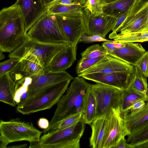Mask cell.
Masks as SVG:
<instances>
[{
    "mask_svg": "<svg viewBox=\"0 0 148 148\" xmlns=\"http://www.w3.org/2000/svg\"><path fill=\"white\" fill-rule=\"evenodd\" d=\"M91 85L82 77H75L66 94L58 101L48 127L44 129L42 132L45 134L51 130L58 123L72 115L82 113L84 97Z\"/></svg>",
    "mask_w": 148,
    "mask_h": 148,
    "instance_id": "cell-1",
    "label": "cell"
},
{
    "mask_svg": "<svg viewBox=\"0 0 148 148\" xmlns=\"http://www.w3.org/2000/svg\"><path fill=\"white\" fill-rule=\"evenodd\" d=\"M69 44L47 43L32 40L27 37L21 45L10 53L8 57L9 58L24 59L32 61L40 65L46 72L53 58Z\"/></svg>",
    "mask_w": 148,
    "mask_h": 148,
    "instance_id": "cell-2",
    "label": "cell"
},
{
    "mask_svg": "<svg viewBox=\"0 0 148 148\" xmlns=\"http://www.w3.org/2000/svg\"><path fill=\"white\" fill-rule=\"evenodd\" d=\"M85 124L82 118L69 127L44 134L39 141L30 142L29 147L31 146L32 148H79Z\"/></svg>",
    "mask_w": 148,
    "mask_h": 148,
    "instance_id": "cell-3",
    "label": "cell"
},
{
    "mask_svg": "<svg viewBox=\"0 0 148 148\" xmlns=\"http://www.w3.org/2000/svg\"><path fill=\"white\" fill-rule=\"evenodd\" d=\"M42 133L32 123L21 121L18 118L7 121L1 120L0 148H7L9 143L13 142L39 141Z\"/></svg>",
    "mask_w": 148,
    "mask_h": 148,
    "instance_id": "cell-4",
    "label": "cell"
},
{
    "mask_svg": "<svg viewBox=\"0 0 148 148\" xmlns=\"http://www.w3.org/2000/svg\"><path fill=\"white\" fill-rule=\"evenodd\" d=\"M71 80L56 84L34 97L25 100L17 105L16 110L23 115H27L51 108L68 89Z\"/></svg>",
    "mask_w": 148,
    "mask_h": 148,
    "instance_id": "cell-5",
    "label": "cell"
},
{
    "mask_svg": "<svg viewBox=\"0 0 148 148\" xmlns=\"http://www.w3.org/2000/svg\"><path fill=\"white\" fill-rule=\"evenodd\" d=\"M26 34L28 38L41 42L69 43L58 26L55 15L48 12L37 21Z\"/></svg>",
    "mask_w": 148,
    "mask_h": 148,
    "instance_id": "cell-6",
    "label": "cell"
},
{
    "mask_svg": "<svg viewBox=\"0 0 148 148\" xmlns=\"http://www.w3.org/2000/svg\"><path fill=\"white\" fill-rule=\"evenodd\" d=\"M91 88L96 102L95 118L105 116H110L113 109L119 110L123 90L97 83L91 84Z\"/></svg>",
    "mask_w": 148,
    "mask_h": 148,
    "instance_id": "cell-7",
    "label": "cell"
},
{
    "mask_svg": "<svg viewBox=\"0 0 148 148\" xmlns=\"http://www.w3.org/2000/svg\"><path fill=\"white\" fill-rule=\"evenodd\" d=\"M31 77V81L28 86L26 99L35 97L45 90L58 83L73 79V77L66 71H47Z\"/></svg>",
    "mask_w": 148,
    "mask_h": 148,
    "instance_id": "cell-8",
    "label": "cell"
},
{
    "mask_svg": "<svg viewBox=\"0 0 148 148\" xmlns=\"http://www.w3.org/2000/svg\"><path fill=\"white\" fill-rule=\"evenodd\" d=\"M148 19V1L142 3L137 0L129 10L116 33H130L147 30Z\"/></svg>",
    "mask_w": 148,
    "mask_h": 148,
    "instance_id": "cell-9",
    "label": "cell"
},
{
    "mask_svg": "<svg viewBox=\"0 0 148 148\" xmlns=\"http://www.w3.org/2000/svg\"><path fill=\"white\" fill-rule=\"evenodd\" d=\"M55 15L57 23L69 42L77 46L82 36L87 32L83 17Z\"/></svg>",
    "mask_w": 148,
    "mask_h": 148,
    "instance_id": "cell-10",
    "label": "cell"
},
{
    "mask_svg": "<svg viewBox=\"0 0 148 148\" xmlns=\"http://www.w3.org/2000/svg\"><path fill=\"white\" fill-rule=\"evenodd\" d=\"M128 135L119 110L113 109L106 125L102 148H113L122 137Z\"/></svg>",
    "mask_w": 148,
    "mask_h": 148,
    "instance_id": "cell-11",
    "label": "cell"
},
{
    "mask_svg": "<svg viewBox=\"0 0 148 148\" xmlns=\"http://www.w3.org/2000/svg\"><path fill=\"white\" fill-rule=\"evenodd\" d=\"M88 36L98 35L106 38L114 26L116 17L103 12L95 16L88 11H84L82 16Z\"/></svg>",
    "mask_w": 148,
    "mask_h": 148,
    "instance_id": "cell-12",
    "label": "cell"
},
{
    "mask_svg": "<svg viewBox=\"0 0 148 148\" xmlns=\"http://www.w3.org/2000/svg\"><path fill=\"white\" fill-rule=\"evenodd\" d=\"M134 66L120 59L106 54L103 58L92 67L78 75L79 77L94 73L108 74L114 72L133 73Z\"/></svg>",
    "mask_w": 148,
    "mask_h": 148,
    "instance_id": "cell-13",
    "label": "cell"
},
{
    "mask_svg": "<svg viewBox=\"0 0 148 148\" xmlns=\"http://www.w3.org/2000/svg\"><path fill=\"white\" fill-rule=\"evenodd\" d=\"M15 3L23 14L26 32L49 9L42 0H16Z\"/></svg>",
    "mask_w": 148,
    "mask_h": 148,
    "instance_id": "cell-14",
    "label": "cell"
},
{
    "mask_svg": "<svg viewBox=\"0 0 148 148\" xmlns=\"http://www.w3.org/2000/svg\"><path fill=\"white\" fill-rule=\"evenodd\" d=\"M133 73L123 72L108 74L94 73L84 75L82 77L96 83L125 90L128 87L131 75Z\"/></svg>",
    "mask_w": 148,
    "mask_h": 148,
    "instance_id": "cell-15",
    "label": "cell"
},
{
    "mask_svg": "<svg viewBox=\"0 0 148 148\" xmlns=\"http://www.w3.org/2000/svg\"><path fill=\"white\" fill-rule=\"evenodd\" d=\"M77 49V46L74 47L71 44H69L53 58L47 71H65L76 60Z\"/></svg>",
    "mask_w": 148,
    "mask_h": 148,
    "instance_id": "cell-16",
    "label": "cell"
},
{
    "mask_svg": "<svg viewBox=\"0 0 148 148\" xmlns=\"http://www.w3.org/2000/svg\"><path fill=\"white\" fill-rule=\"evenodd\" d=\"M125 43V46L108 52L106 53V54L134 66L136 62L146 51L140 43Z\"/></svg>",
    "mask_w": 148,
    "mask_h": 148,
    "instance_id": "cell-17",
    "label": "cell"
},
{
    "mask_svg": "<svg viewBox=\"0 0 148 148\" xmlns=\"http://www.w3.org/2000/svg\"><path fill=\"white\" fill-rule=\"evenodd\" d=\"M123 122L128 135L148 123V101L142 108L126 115Z\"/></svg>",
    "mask_w": 148,
    "mask_h": 148,
    "instance_id": "cell-18",
    "label": "cell"
},
{
    "mask_svg": "<svg viewBox=\"0 0 148 148\" xmlns=\"http://www.w3.org/2000/svg\"><path fill=\"white\" fill-rule=\"evenodd\" d=\"M45 72L43 68L39 64L28 60L21 59L10 74L16 82L23 78L31 77Z\"/></svg>",
    "mask_w": 148,
    "mask_h": 148,
    "instance_id": "cell-19",
    "label": "cell"
},
{
    "mask_svg": "<svg viewBox=\"0 0 148 148\" xmlns=\"http://www.w3.org/2000/svg\"><path fill=\"white\" fill-rule=\"evenodd\" d=\"M147 101L148 98L143 94L130 89L122 90L121 97L119 110L121 117L123 119L130 112L132 106L140 101Z\"/></svg>",
    "mask_w": 148,
    "mask_h": 148,
    "instance_id": "cell-20",
    "label": "cell"
},
{
    "mask_svg": "<svg viewBox=\"0 0 148 148\" xmlns=\"http://www.w3.org/2000/svg\"><path fill=\"white\" fill-rule=\"evenodd\" d=\"M8 73L0 77V101L13 107L16 106L14 100L16 82Z\"/></svg>",
    "mask_w": 148,
    "mask_h": 148,
    "instance_id": "cell-21",
    "label": "cell"
},
{
    "mask_svg": "<svg viewBox=\"0 0 148 148\" xmlns=\"http://www.w3.org/2000/svg\"><path fill=\"white\" fill-rule=\"evenodd\" d=\"M103 116L96 118L90 125L92 134L89 139L90 146L92 148H102L106 125L110 117Z\"/></svg>",
    "mask_w": 148,
    "mask_h": 148,
    "instance_id": "cell-22",
    "label": "cell"
},
{
    "mask_svg": "<svg viewBox=\"0 0 148 148\" xmlns=\"http://www.w3.org/2000/svg\"><path fill=\"white\" fill-rule=\"evenodd\" d=\"M96 111L95 98L90 86L84 97L82 112V118L85 124L91 125L95 119Z\"/></svg>",
    "mask_w": 148,
    "mask_h": 148,
    "instance_id": "cell-23",
    "label": "cell"
},
{
    "mask_svg": "<svg viewBox=\"0 0 148 148\" xmlns=\"http://www.w3.org/2000/svg\"><path fill=\"white\" fill-rule=\"evenodd\" d=\"M137 0H116L104 3L103 12L108 15L115 17L120 13L129 11Z\"/></svg>",
    "mask_w": 148,
    "mask_h": 148,
    "instance_id": "cell-24",
    "label": "cell"
},
{
    "mask_svg": "<svg viewBox=\"0 0 148 148\" xmlns=\"http://www.w3.org/2000/svg\"><path fill=\"white\" fill-rule=\"evenodd\" d=\"M83 5L56 4L50 6L48 12L55 15L67 16H82Z\"/></svg>",
    "mask_w": 148,
    "mask_h": 148,
    "instance_id": "cell-25",
    "label": "cell"
},
{
    "mask_svg": "<svg viewBox=\"0 0 148 148\" xmlns=\"http://www.w3.org/2000/svg\"><path fill=\"white\" fill-rule=\"evenodd\" d=\"M109 37L117 42H142L148 41V30L130 33L117 34L112 32Z\"/></svg>",
    "mask_w": 148,
    "mask_h": 148,
    "instance_id": "cell-26",
    "label": "cell"
},
{
    "mask_svg": "<svg viewBox=\"0 0 148 148\" xmlns=\"http://www.w3.org/2000/svg\"><path fill=\"white\" fill-rule=\"evenodd\" d=\"M127 89L141 93L148 98L147 77L136 69L135 68L134 72L131 75L130 83Z\"/></svg>",
    "mask_w": 148,
    "mask_h": 148,
    "instance_id": "cell-27",
    "label": "cell"
},
{
    "mask_svg": "<svg viewBox=\"0 0 148 148\" xmlns=\"http://www.w3.org/2000/svg\"><path fill=\"white\" fill-rule=\"evenodd\" d=\"M128 136L127 142L135 148L148 141V123Z\"/></svg>",
    "mask_w": 148,
    "mask_h": 148,
    "instance_id": "cell-28",
    "label": "cell"
},
{
    "mask_svg": "<svg viewBox=\"0 0 148 148\" xmlns=\"http://www.w3.org/2000/svg\"><path fill=\"white\" fill-rule=\"evenodd\" d=\"M31 81V77H28L16 82L14 100L17 105L26 99L28 86Z\"/></svg>",
    "mask_w": 148,
    "mask_h": 148,
    "instance_id": "cell-29",
    "label": "cell"
},
{
    "mask_svg": "<svg viewBox=\"0 0 148 148\" xmlns=\"http://www.w3.org/2000/svg\"><path fill=\"white\" fill-rule=\"evenodd\" d=\"M106 54V51L103 46L97 44L90 46L81 53L80 60L94 58Z\"/></svg>",
    "mask_w": 148,
    "mask_h": 148,
    "instance_id": "cell-30",
    "label": "cell"
},
{
    "mask_svg": "<svg viewBox=\"0 0 148 148\" xmlns=\"http://www.w3.org/2000/svg\"><path fill=\"white\" fill-rule=\"evenodd\" d=\"M103 3L102 0H86L83 5L84 11H88L95 16L103 12Z\"/></svg>",
    "mask_w": 148,
    "mask_h": 148,
    "instance_id": "cell-31",
    "label": "cell"
},
{
    "mask_svg": "<svg viewBox=\"0 0 148 148\" xmlns=\"http://www.w3.org/2000/svg\"><path fill=\"white\" fill-rule=\"evenodd\" d=\"M104 56L94 58L79 60L76 68L77 73L79 75L89 69L102 59Z\"/></svg>",
    "mask_w": 148,
    "mask_h": 148,
    "instance_id": "cell-32",
    "label": "cell"
},
{
    "mask_svg": "<svg viewBox=\"0 0 148 148\" xmlns=\"http://www.w3.org/2000/svg\"><path fill=\"white\" fill-rule=\"evenodd\" d=\"M21 59L10 58L0 63V77L10 73L16 67Z\"/></svg>",
    "mask_w": 148,
    "mask_h": 148,
    "instance_id": "cell-33",
    "label": "cell"
},
{
    "mask_svg": "<svg viewBox=\"0 0 148 148\" xmlns=\"http://www.w3.org/2000/svg\"><path fill=\"white\" fill-rule=\"evenodd\" d=\"M82 118V113L72 115L58 123L51 130H61L69 127L78 122Z\"/></svg>",
    "mask_w": 148,
    "mask_h": 148,
    "instance_id": "cell-34",
    "label": "cell"
},
{
    "mask_svg": "<svg viewBox=\"0 0 148 148\" xmlns=\"http://www.w3.org/2000/svg\"><path fill=\"white\" fill-rule=\"evenodd\" d=\"M134 66L144 76L148 77V51H146L136 62Z\"/></svg>",
    "mask_w": 148,
    "mask_h": 148,
    "instance_id": "cell-35",
    "label": "cell"
},
{
    "mask_svg": "<svg viewBox=\"0 0 148 148\" xmlns=\"http://www.w3.org/2000/svg\"><path fill=\"white\" fill-rule=\"evenodd\" d=\"M114 41V40L107 39L98 35L88 36L86 33H84L82 35L79 40V42L84 43H90L96 42H113Z\"/></svg>",
    "mask_w": 148,
    "mask_h": 148,
    "instance_id": "cell-36",
    "label": "cell"
},
{
    "mask_svg": "<svg viewBox=\"0 0 148 148\" xmlns=\"http://www.w3.org/2000/svg\"><path fill=\"white\" fill-rule=\"evenodd\" d=\"M106 53L125 46V42H120L114 40L113 42H105L102 44Z\"/></svg>",
    "mask_w": 148,
    "mask_h": 148,
    "instance_id": "cell-37",
    "label": "cell"
},
{
    "mask_svg": "<svg viewBox=\"0 0 148 148\" xmlns=\"http://www.w3.org/2000/svg\"><path fill=\"white\" fill-rule=\"evenodd\" d=\"M129 11L120 13L116 16V20L114 25L112 29V32H116L119 27L126 19Z\"/></svg>",
    "mask_w": 148,
    "mask_h": 148,
    "instance_id": "cell-38",
    "label": "cell"
},
{
    "mask_svg": "<svg viewBox=\"0 0 148 148\" xmlns=\"http://www.w3.org/2000/svg\"><path fill=\"white\" fill-rule=\"evenodd\" d=\"M113 148H133V147L127 142L125 137H124L120 140L118 144Z\"/></svg>",
    "mask_w": 148,
    "mask_h": 148,
    "instance_id": "cell-39",
    "label": "cell"
},
{
    "mask_svg": "<svg viewBox=\"0 0 148 148\" xmlns=\"http://www.w3.org/2000/svg\"><path fill=\"white\" fill-rule=\"evenodd\" d=\"M37 124L40 128L43 129H46L49 126V122L46 118H41L38 120Z\"/></svg>",
    "mask_w": 148,
    "mask_h": 148,
    "instance_id": "cell-40",
    "label": "cell"
},
{
    "mask_svg": "<svg viewBox=\"0 0 148 148\" xmlns=\"http://www.w3.org/2000/svg\"><path fill=\"white\" fill-rule=\"evenodd\" d=\"M145 101H140L135 103L131 108L130 112H133L142 108L145 104Z\"/></svg>",
    "mask_w": 148,
    "mask_h": 148,
    "instance_id": "cell-41",
    "label": "cell"
},
{
    "mask_svg": "<svg viewBox=\"0 0 148 148\" xmlns=\"http://www.w3.org/2000/svg\"><path fill=\"white\" fill-rule=\"evenodd\" d=\"M58 0H42L44 4L49 8Z\"/></svg>",
    "mask_w": 148,
    "mask_h": 148,
    "instance_id": "cell-42",
    "label": "cell"
},
{
    "mask_svg": "<svg viewBox=\"0 0 148 148\" xmlns=\"http://www.w3.org/2000/svg\"><path fill=\"white\" fill-rule=\"evenodd\" d=\"M27 146V144H21L19 145H14L12 146L7 147V148H25Z\"/></svg>",
    "mask_w": 148,
    "mask_h": 148,
    "instance_id": "cell-43",
    "label": "cell"
},
{
    "mask_svg": "<svg viewBox=\"0 0 148 148\" xmlns=\"http://www.w3.org/2000/svg\"><path fill=\"white\" fill-rule=\"evenodd\" d=\"M77 5H83L85 4L86 0H71Z\"/></svg>",
    "mask_w": 148,
    "mask_h": 148,
    "instance_id": "cell-44",
    "label": "cell"
},
{
    "mask_svg": "<svg viewBox=\"0 0 148 148\" xmlns=\"http://www.w3.org/2000/svg\"><path fill=\"white\" fill-rule=\"evenodd\" d=\"M135 148H148V141L137 146Z\"/></svg>",
    "mask_w": 148,
    "mask_h": 148,
    "instance_id": "cell-45",
    "label": "cell"
},
{
    "mask_svg": "<svg viewBox=\"0 0 148 148\" xmlns=\"http://www.w3.org/2000/svg\"><path fill=\"white\" fill-rule=\"evenodd\" d=\"M3 52L0 51V60L1 61L5 58V56L3 53Z\"/></svg>",
    "mask_w": 148,
    "mask_h": 148,
    "instance_id": "cell-46",
    "label": "cell"
},
{
    "mask_svg": "<svg viewBox=\"0 0 148 148\" xmlns=\"http://www.w3.org/2000/svg\"><path fill=\"white\" fill-rule=\"evenodd\" d=\"M116 0H102L103 3H107L111 2Z\"/></svg>",
    "mask_w": 148,
    "mask_h": 148,
    "instance_id": "cell-47",
    "label": "cell"
},
{
    "mask_svg": "<svg viewBox=\"0 0 148 148\" xmlns=\"http://www.w3.org/2000/svg\"><path fill=\"white\" fill-rule=\"evenodd\" d=\"M138 1L142 3H144L148 1V0H138Z\"/></svg>",
    "mask_w": 148,
    "mask_h": 148,
    "instance_id": "cell-48",
    "label": "cell"
},
{
    "mask_svg": "<svg viewBox=\"0 0 148 148\" xmlns=\"http://www.w3.org/2000/svg\"><path fill=\"white\" fill-rule=\"evenodd\" d=\"M147 30H148V19L147 24Z\"/></svg>",
    "mask_w": 148,
    "mask_h": 148,
    "instance_id": "cell-49",
    "label": "cell"
}]
</instances>
